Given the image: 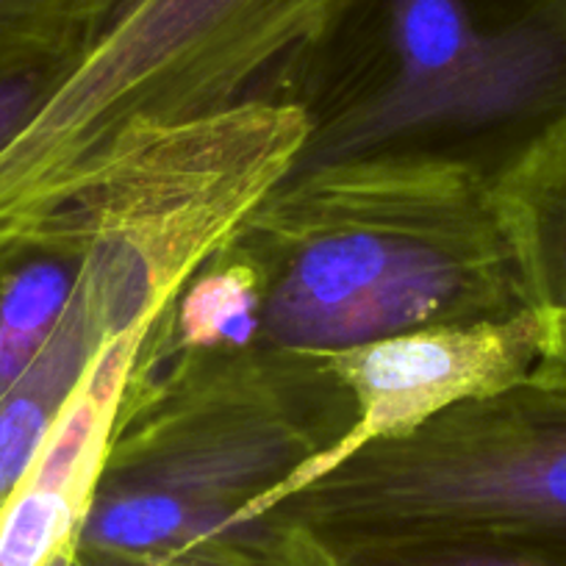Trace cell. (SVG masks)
Masks as SVG:
<instances>
[{
  "instance_id": "8fae6325",
  "label": "cell",
  "mask_w": 566,
  "mask_h": 566,
  "mask_svg": "<svg viewBox=\"0 0 566 566\" xmlns=\"http://www.w3.org/2000/svg\"><path fill=\"white\" fill-rule=\"evenodd\" d=\"M145 566H342V558L314 527L272 511Z\"/></svg>"
},
{
  "instance_id": "5bb4252c",
  "label": "cell",
  "mask_w": 566,
  "mask_h": 566,
  "mask_svg": "<svg viewBox=\"0 0 566 566\" xmlns=\"http://www.w3.org/2000/svg\"><path fill=\"white\" fill-rule=\"evenodd\" d=\"M67 59L20 56L0 62V150L34 117Z\"/></svg>"
},
{
  "instance_id": "4fadbf2b",
  "label": "cell",
  "mask_w": 566,
  "mask_h": 566,
  "mask_svg": "<svg viewBox=\"0 0 566 566\" xmlns=\"http://www.w3.org/2000/svg\"><path fill=\"white\" fill-rule=\"evenodd\" d=\"M336 553L342 566H566L564 555L503 542L358 544Z\"/></svg>"
},
{
  "instance_id": "6da1fadb",
  "label": "cell",
  "mask_w": 566,
  "mask_h": 566,
  "mask_svg": "<svg viewBox=\"0 0 566 566\" xmlns=\"http://www.w3.org/2000/svg\"><path fill=\"white\" fill-rule=\"evenodd\" d=\"M264 275L259 345L345 350L522 312L492 170L375 150L292 172L233 239Z\"/></svg>"
},
{
  "instance_id": "9c48e42d",
  "label": "cell",
  "mask_w": 566,
  "mask_h": 566,
  "mask_svg": "<svg viewBox=\"0 0 566 566\" xmlns=\"http://www.w3.org/2000/svg\"><path fill=\"white\" fill-rule=\"evenodd\" d=\"M261 306V266L237 242H231L156 319L136 353L130 373H154L178 358L248 350L259 345Z\"/></svg>"
},
{
  "instance_id": "8992f818",
  "label": "cell",
  "mask_w": 566,
  "mask_h": 566,
  "mask_svg": "<svg viewBox=\"0 0 566 566\" xmlns=\"http://www.w3.org/2000/svg\"><path fill=\"white\" fill-rule=\"evenodd\" d=\"M314 356L350 397V428L328 453L244 511L239 525L275 511L367 444L402 439L461 402L527 384L542 358V336L536 317L522 308L511 317L408 331Z\"/></svg>"
},
{
  "instance_id": "ba28073f",
  "label": "cell",
  "mask_w": 566,
  "mask_h": 566,
  "mask_svg": "<svg viewBox=\"0 0 566 566\" xmlns=\"http://www.w3.org/2000/svg\"><path fill=\"white\" fill-rule=\"evenodd\" d=\"M492 198L514 259L522 306L536 317L533 384L566 391V119L492 170Z\"/></svg>"
},
{
  "instance_id": "52a82bcc",
  "label": "cell",
  "mask_w": 566,
  "mask_h": 566,
  "mask_svg": "<svg viewBox=\"0 0 566 566\" xmlns=\"http://www.w3.org/2000/svg\"><path fill=\"white\" fill-rule=\"evenodd\" d=\"M148 331L108 342L53 424L34 467L0 511V566H48L75 542Z\"/></svg>"
},
{
  "instance_id": "7a4b0ae2",
  "label": "cell",
  "mask_w": 566,
  "mask_h": 566,
  "mask_svg": "<svg viewBox=\"0 0 566 566\" xmlns=\"http://www.w3.org/2000/svg\"><path fill=\"white\" fill-rule=\"evenodd\" d=\"M364 0H117L0 150V253L48 237L117 161L259 101Z\"/></svg>"
},
{
  "instance_id": "5b68a950",
  "label": "cell",
  "mask_w": 566,
  "mask_h": 566,
  "mask_svg": "<svg viewBox=\"0 0 566 566\" xmlns=\"http://www.w3.org/2000/svg\"><path fill=\"white\" fill-rule=\"evenodd\" d=\"M361 9L378 20L384 73L314 125L297 170L439 130H511L522 148L566 119V0H364Z\"/></svg>"
},
{
  "instance_id": "3957f363",
  "label": "cell",
  "mask_w": 566,
  "mask_h": 566,
  "mask_svg": "<svg viewBox=\"0 0 566 566\" xmlns=\"http://www.w3.org/2000/svg\"><path fill=\"white\" fill-rule=\"evenodd\" d=\"M350 422L347 391L306 350L253 345L130 373L75 553L145 566L239 527Z\"/></svg>"
},
{
  "instance_id": "7c38bea8",
  "label": "cell",
  "mask_w": 566,
  "mask_h": 566,
  "mask_svg": "<svg viewBox=\"0 0 566 566\" xmlns=\"http://www.w3.org/2000/svg\"><path fill=\"white\" fill-rule=\"evenodd\" d=\"M117 0H0V62L73 56Z\"/></svg>"
},
{
  "instance_id": "9a60e30c",
  "label": "cell",
  "mask_w": 566,
  "mask_h": 566,
  "mask_svg": "<svg viewBox=\"0 0 566 566\" xmlns=\"http://www.w3.org/2000/svg\"><path fill=\"white\" fill-rule=\"evenodd\" d=\"M48 566H90V564H86V560L81 558L78 553H75L73 544H70V547H67V549H62V553H59L56 558H53L51 564H48Z\"/></svg>"
},
{
  "instance_id": "30bf717a",
  "label": "cell",
  "mask_w": 566,
  "mask_h": 566,
  "mask_svg": "<svg viewBox=\"0 0 566 566\" xmlns=\"http://www.w3.org/2000/svg\"><path fill=\"white\" fill-rule=\"evenodd\" d=\"M86 244L31 242L0 253V397L31 367L56 331Z\"/></svg>"
},
{
  "instance_id": "277c9868",
  "label": "cell",
  "mask_w": 566,
  "mask_h": 566,
  "mask_svg": "<svg viewBox=\"0 0 566 566\" xmlns=\"http://www.w3.org/2000/svg\"><path fill=\"white\" fill-rule=\"evenodd\" d=\"M275 511L336 549L503 542L566 558V391L527 380L461 402L367 444Z\"/></svg>"
}]
</instances>
